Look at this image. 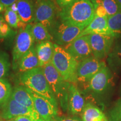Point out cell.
I'll return each mask as SVG.
<instances>
[{"label":"cell","instance_id":"obj_1","mask_svg":"<svg viewBox=\"0 0 121 121\" xmlns=\"http://www.w3.org/2000/svg\"><path fill=\"white\" fill-rule=\"evenodd\" d=\"M61 22L85 28L95 16V7L91 0H74L59 13Z\"/></svg>","mask_w":121,"mask_h":121},{"label":"cell","instance_id":"obj_2","mask_svg":"<svg viewBox=\"0 0 121 121\" xmlns=\"http://www.w3.org/2000/svg\"><path fill=\"white\" fill-rule=\"evenodd\" d=\"M20 80L25 87L50 101L58 108V102L45 78L43 68L39 67L23 72Z\"/></svg>","mask_w":121,"mask_h":121},{"label":"cell","instance_id":"obj_3","mask_svg":"<svg viewBox=\"0 0 121 121\" xmlns=\"http://www.w3.org/2000/svg\"><path fill=\"white\" fill-rule=\"evenodd\" d=\"M51 62L65 81L70 84L78 82V62L65 48L54 44V52Z\"/></svg>","mask_w":121,"mask_h":121},{"label":"cell","instance_id":"obj_4","mask_svg":"<svg viewBox=\"0 0 121 121\" xmlns=\"http://www.w3.org/2000/svg\"><path fill=\"white\" fill-rule=\"evenodd\" d=\"M42 68L57 102H59L63 109H67L68 92L70 83L63 79L52 62L47 63Z\"/></svg>","mask_w":121,"mask_h":121},{"label":"cell","instance_id":"obj_5","mask_svg":"<svg viewBox=\"0 0 121 121\" xmlns=\"http://www.w3.org/2000/svg\"><path fill=\"white\" fill-rule=\"evenodd\" d=\"M32 24H26L21 28L15 38L13 49V67L14 69L20 59L34 47L35 40L31 31Z\"/></svg>","mask_w":121,"mask_h":121},{"label":"cell","instance_id":"obj_6","mask_svg":"<svg viewBox=\"0 0 121 121\" xmlns=\"http://www.w3.org/2000/svg\"><path fill=\"white\" fill-rule=\"evenodd\" d=\"M54 0H36L35 4V22H40L47 28L54 26L56 14Z\"/></svg>","mask_w":121,"mask_h":121},{"label":"cell","instance_id":"obj_7","mask_svg":"<svg viewBox=\"0 0 121 121\" xmlns=\"http://www.w3.org/2000/svg\"><path fill=\"white\" fill-rule=\"evenodd\" d=\"M0 108L1 109L0 117L6 121H9L19 116H26L33 118L37 121H42L38 113L21 105L15 101L11 96Z\"/></svg>","mask_w":121,"mask_h":121},{"label":"cell","instance_id":"obj_8","mask_svg":"<svg viewBox=\"0 0 121 121\" xmlns=\"http://www.w3.org/2000/svg\"><path fill=\"white\" fill-rule=\"evenodd\" d=\"M87 37L93 56L99 60L108 56L116 39L113 36L103 34H90Z\"/></svg>","mask_w":121,"mask_h":121},{"label":"cell","instance_id":"obj_9","mask_svg":"<svg viewBox=\"0 0 121 121\" xmlns=\"http://www.w3.org/2000/svg\"><path fill=\"white\" fill-rule=\"evenodd\" d=\"M27 88V87H26ZM28 89L34 101L35 108L42 121H56L58 118V108L43 96Z\"/></svg>","mask_w":121,"mask_h":121},{"label":"cell","instance_id":"obj_10","mask_svg":"<svg viewBox=\"0 0 121 121\" xmlns=\"http://www.w3.org/2000/svg\"><path fill=\"white\" fill-rule=\"evenodd\" d=\"M105 66L106 65L104 62L101 61L93 56L79 62L77 69L78 81L88 82L91 78Z\"/></svg>","mask_w":121,"mask_h":121},{"label":"cell","instance_id":"obj_11","mask_svg":"<svg viewBox=\"0 0 121 121\" xmlns=\"http://www.w3.org/2000/svg\"><path fill=\"white\" fill-rule=\"evenodd\" d=\"M84 28L69 25L62 22L56 27L53 39L56 44L60 46H66L76 38Z\"/></svg>","mask_w":121,"mask_h":121},{"label":"cell","instance_id":"obj_12","mask_svg":"<svg viewBox=\"0 0 121 121\" xmlns=\"http://www.w3.org/2000/svg\"><path fill=\"white\" fill-rule=\"evenodd\" d=\"M65 48L78 62L93 56L87 35L75 39Z\"/></svg>","mask_w":121,"mask_h":121},{"label":"cell","instance_id":"obj_13","mask_svg":"<svg viewBox=\"0 0 121 121\" xmlns=\"http://www.w3.org/2000/svg\"><path fill=\"white\" fill-rule=\"evenodd\" d=\"M110 80L109 69L105 66L102 68L88 82V89L96 94H101L107 89Z\"/></svg>","mask_w":121,"mask_h":121},{"label":"cell","instance_id":"obj_14","mask_svg":"<svg viewBox=\"0 0 121 121\" xmlns=\"http://www.w3.org/2000/svg\"><path fill=\"white\" fill-rule=\"evenodd\" d=\"M85 105L84 98L74 84H70L68 92L67 109L73 116L81 114Z\"/></svg>","mask_w":121,"mask_h":121},{"label":"cell","instance_id":"obj_15","mask_svg":"<svg viewBox=\"0 0 121 121\" xmlns=\"http://www.w3.org/2000/svg\"><path fill=\"white\" fill-rule=\"evenodd\" d=\"M90 34H103L112 36L108 28V17H101L95 15L93 21L81 31L76 38Z\"/></svg>","mask_w":121,"mask_h":121},{"label":"cell","instance_id":"obj_16","mask_svg":"<svg viewBox=\"0 0 121 121\" xmlns=\"http://www.w3.org/2000/svg\"><path fill=\"white\" fill-rule=\"evenodd\" d=\"M17 13L22 23L30 24L35 20V4L33 0H17Z\"/></svg>","mask_w":121,"mask_h":121},{"label":"cell","instance_id":"obj_17","mask_svg":"<svg viewBox=\"0 0 121 121\" xmlns=\"http://www.w3.org/2000/svg\"><path fill=\"white\" fill-rule=\"evenodd\" d=\"M40 67L35 47H33L20 59L14 69H17L22 73Z\"/></svg>","mask_w":121,"mask_h":121},{"label":"cell","instance_id":"obj_18","mask_svg":"<svg viewBox=\"0 0 121 121\" xmlns=\"http://www.w3.org/2000/svg\"><path fill=\"white\" fill-rule=\"evenodd\" d=\"M35 51L38 58L40 67L52 62L54 52V44L51 41H45L38 43Z\"/></svg>","mask_w":121,"mask_h":121},{"label":"cell","instance_id":"obj_19","mask_svg":"<svg viewBox=\"0 0 121 121\" xmlns=\"http://www.w3.org/2000/svg\"><path fill=\"white\" fill-rule=\"evenodd\" d=\"M11 96L15 101L21 105L37 113L35 108L33 98L26 87L22 85L15 87L12 91Z\"/></svg>","mask_w":121,"mask_h":121},{"label":"cell","instance_id":"obj_20","mask_svg":"<svg viewBox=\"0 0 121 121\" xmlns=\"http://www.w3.org/2000/svg\"><path fill=\"white\" fill-rule=\"evenodd\" d=\"M83 121H108L104 113L93 104H85L81 113Z\"/></svg>","mask_w":121,"mask_h":121},{"label":"cell","instance_id":"obj_21","mask_svg":"<svg viewBox=\"0 0 121 121\" xmlns=\"http://www.w3.org/2000/svg\"><path fill=\"white\" fill-rule=\"evenodd\" d=\"M108 65L113 70L121 71V38H117L107 58Z\"/></svg>","mask_w":121,"mask_h":121},{"label":"cell","instance_id":"obj_22","mask_svg":"<svg viewBox=\"0 0 121 121\" xmlns=\"http://www.w3.org/2000/svg\"><path fill=\"white\" fill-rule=\"evenodd\" d=\"M31 31L35 42L38 43L45 41H51L53 39L48 29L40 22H35L33 24Z\"/></svg>","mask_w":121,"mask_h":121},{"label":"cell","instance_id":"obj_23","mask_svg":"<svg viewBox=\"0 0 121 121\" xmlns=\"http://www.w3.org/2000/svg\"><path fill=\"white\" fill-rule=\"evenodd\" d=\"M108 26L113 37L116 39L121 38V11L108 16Z\"/></svg>","mask_w":121,"mask_h":121},{"label":"cell","instance_id":"obj_24","mask_svg":"<svg viewBox=\"0 0 121 121\" xmlns=\"http://www.w3.org/2000/svg\"><path fill=\"white\" fill-rule=\"evenodd\" d=\"M94 6L101 4L105 9L108 16H112L119 11H121V8L116 0H91Z\"/></svg>","mask_w":121,"mask_h":121},{"label":"cell","instance_id":"obj_25","mask_svg":"<svg viewBox=\"0 0 121 121\" xmlns=\"http://www.w3.org/2000/svg\"><path fill=\"white\" fill-rule=\"evenodd\" d=\"M4 19L9 26L14 29H17L22 26V24H25L21 22L17 12L13 11L10 7L6 8L4 11Z\"/></svg>","mask_w":121,"mask_h":121},{"label":"cell","instance_id":"obj_26","mask_svg":"<svg viewBox=\"0 0 121 121\" xmlns=\"http://www.w3.org/2000/svg\"><path fill=\"white\" fill-rule=\"evenodd\" d=\"M11 63L9 54L0 51V79H4L10 71Z\"/></svg>","mask_w":121,"mask_h":121},{"label":"cell","instance_id":"obj_27","mask_svg":"<svg viewBox=\"0 0 121 121\" xmlns=\"http://www.w3.org/2000/svg\"><path fill=\"white\" fill-rule=\"evenodd\" d=\"M11 85L5 79H0V107L10 98L12 94Z\"/></svg>","mask_w":121,"mask_h":121},{"label":"cell","instance_id":"obj_28","mask_svg":"<svg viewBox=\"0 0 121 121\" xmlns=\"http://www.w3.org/2000/svg\"><path fill=\"white\" fill-rule=\"evenodd\" d=\"M11 27L6 22L2 15L0 14V39H6L13 34Z\"/></svg>","mask_w":121,"mask_h":121},{"label":"cell","instance_id":"obj_29","mask_svg":"<svg viewBox=\"0 0 121 121\" xmlns=\"http://www.w3.org/2000/svg\"><path fill=\"white\" fill-rule=\"evenodd\" d=\"M108 121H121V100L116 103L109 114Z\"/></svg>","mask_w":121,"mask_h":121},{"label":"cell","instance_id":"obj_30","mask_svg":"<svg viewBox=\"0 0 121 121\" xmlns=\"http://www.w3.org/2000/svg\"><path fill=\"white\" fill-rule=\"evenodd\" d=\"M95 7V15L101 17H108L105 9L101 4L94 5Z\"/></svg>","mask_w":121,"mask_h":121},{"label":"cell","instance_id":"obj_31","mask_svg":"<svg viewBox=\"0 0 121 121\" xmlns=\"http://www.w3.org/2000/svg\"><path fill=\"white\" fill-rule=\"evenodd\" d=\"M56 121H83L82 119L77 116L72 117H58Z\"/></svg>","mask_w":121,"mask_h":121},{"label":"cell","instance_id":"obj_32","mask_svg":"<svg viewBox=\"0 0 121 121\" xmlns=\"http://www.w3.org/2000/svg\"><path fill=\"white\" fill-rule=\"evenodd\" d=\"M7 121H37L33 118L26 116H22L16 117L15 118L10 119Z\"/></svg>","mask_w":121,"mask_h":121},{"label":"cell","instance_id":"obj_33","mask_svg":"<svg viewBox=\"0 0 121 121\" xmlns=\"http://www.w3.org/2000/svg\"><path fill=\"white\" fill-rule=\"evenodd\" d=\"M55 1L58 6L60 8L62 9L71 3L74 0H55Z\"/></svg>","mask_w":121,"mask_h":121},{"label":"cell","instance_id":"obj_34","mask_svg":"<svg viewBox=\"0 0 121 121\" xmlns=\"http://www.w3.org/2000/svg\"><path fill=\"white\" fill-rule=\"evenodd\" d=\"M17 0H0V2L4 4L6 8L11 6L12 4H14Z\"/></svg>","mask_w":121,"mask_h":121},{"label":"cell","instance_id":"obj_35","mask_svg":"<svg viewBox=\"0 0 121 121\" xmlns=\"http://www.w3.org/2000/svg\"><path fill=\"white\" fill-rule=\"evenodd\" d=\"M6 9V8L4 7V4H2L1 2H0V13H1L3 11H5Z\"/></svg>","mask_w":121,"mask_h":121},{"label":"cell","instance_id":"obj_36","mask_svg":"<svg viewBox=\"0 0 121 121\" xmlns=\"http://www.w3.org/2000/svg\"><path fill=\"white\" fill-rule=\"evenodd\" d=\"M116 1H117L118 4L119 6H120L121 8V0H116Z\"/></svg>","mask_w":121,"mask_h":121},{"label":"cell","instance_id":"obj_37","mask_svg":"<svg viewBox=\"0 0 121 121\" xmlns=\"http://www.w3.org/2000/svg\"><path fill=\"white\" fill-rule=\"evenodd\" d=\"M0 121H7L6 120H4V119L3 118H2L1 117H0Z\"/></svg>","mask_w":121,"mask_h":121}]
</instances>
